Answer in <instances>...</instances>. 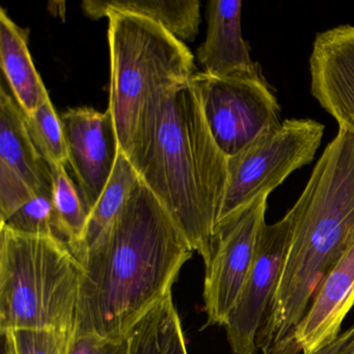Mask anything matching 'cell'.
Wrapping results in <instances>:
<instances>
[{
  "label": "cell",
  "instance_id": "cell-6",
  "mask_svg": "<svg viewBox=\"0 0 354 354\" xmlns=\"http://www.w3.org/2000/svg\"><path fill=\"white\" fill-rule=\"evenodd\" d=\"M324 126L310 119L286 120L227 158V181L215 231L269 196L296 169L312 162Z\"/></svg>",
  "mask_w": 354,
  "mask_h": 354
},
{
  "label": "cell",
  "instance_id": "cell-12",
  "mask_svg": "<svg viewBox=\"0 0 354 354\" xmlns=\"http://www.w3.org/2000/svg\"><path fill=\"white\" fill-rule=\"evenodd\" d=\"M354 306V244L325 277L293 335L295 354H314L339 337Z\"/></svg>",
  "mask_w": 354,
  "mask_h": 354
},
{
  "label": "cell",
  "instance_id": "cell-4",
  "mask_svg": "<svg viewBox=\"0 0 354 354\" xmlns=\"http://www.w3.org/2000/svg\"><path fill=\"white\" fill-rule=\"evenodd\" d=\"M111 88L109 111L120 152L140 171L167 95L196 73L183 41L144 16L109 11Z\"/></svg>",
  "mask_w": 354,
  "mask_h": 354
},
{
  "label": "cell",
  "instance_id": "cell-21",
  "mask_svg": "<svg viewBox=\"0 0 354 354\" xmlns=\"http://www.w3.org/2000/svg\"><path fill=\"white\" fill-rule=\"evenodd\" d=\"M0 225L18 233L55 237L67 244L57 218L53 194H37Z\"/></svg>",
  "mask_w": 354,
  "mask_h": 354
},
{
  "label": "cell",
  "instance_id": "cell-2",
  "mask_svg": "<svg viewBox=\"0 0 354 354\" xmlns=\"http://www.w3.org/2000/svg\"><path fill=\"white\" fill-rule=\"evenodd\" d=\"M291 240L263 354H295L293 335L325 277L354 244V133L339 129L291 210Z\"/></svg>",
  "mask_w": 354,
  "mask_h": 354
},
{
  "label": "cell",
  "instance_id": "cell-17",
  "mask_svg": "<svg viewBox=\"0 0 354 354\" xmlns=\"http://www.w3.org/2000/svg\"><path fill=\"white\" fill-rule=\"evenodd\" d=\"M128 344V354H188L171 292L132 327Z\"/></svg>",
  "mask_w": 354,
  "mask_h": 354
},
{
  "label": "cell",
  "instance_id": "cell-10",
  "mask_svg": "<svg viewBox=\"0 0 354 354\" xmlns=\"http://www.w3.org/2000/svg\"><path fill=\"white\" fill-rule=\"evenodd\" d=\"M68 163L88 215L106 187L120 153L115 122L109 109H70L62 115Z\"/></svg>",
  "mask_w": 354,
  "mask_h": 354
},
{
  "label": "cell",
  "instance_id": "cell-5",
  "mask_svg": "<svg viewBox=\"0 0 354 354\" xmlns=\"http://www.w3.org/2000/svg\"><path fill=\"white\" fill-rule=\"evenodd\" d=\"M80 265L65 242L0 225V331L53 329L73 335Z\"/></svg>",
  "mask_w": 354,
  "mask_h": 354
},
{
  "label": "cell",
  "instance_id": "cell-26",
  "mask_svg": "<svg viewBox=\"0 0 354 354\" xmlns=\"http://www.w3.org/2000/svg\"><path fill=\"white\" fill-rule=\"evenodd\" d=\"M344 354H354V337H352V339L350 341L349 345H348L347 349L345 350V353Z\"/></svg>",
  "mask_w": 354,
  "mask_h": 354
},
{
  "label": "cell",
  "instance_id": "cell-22",
  "mask_svg": "<svg viewBox=\"0 0 354 354\" xmlns=\"http://www.w3.org/2000/svg\"><path fill=\"white\" fill-rule=\"evenodd\" d=\"M3 354H66L72 335L53 329L3 331Z\"/></svg>",
  "mask_w": 354,
  "mask_h": 354
},
{
  "label": "cell",
  "instance_id": "cell-14",
  "mask_svg": "<svg viewBox=\"0 0 354 354\" xmlns=\"http://www.w3.org/2000/svg\"><path fill=\"white\" fill-rule=\"evenodd\" d=\"M0 169L24 180L36 194H53L50 167L28 133L26 115L3 88L0 91Z\"/></svg>",
  "mask_w": 354,
  "mask_h": 354
},
{
  "label": "cell",
  "instance_id": "cell-25",
  "mask_svg": "<svg viewBox=\"0 0 354 354\" xmlns=\"http://www.w3.org/2000/svg\"><path fill=\"white\" fill-rule=\"evenodd\" d=\"M353 337L354 324L349 327L345 333L339 335V337L333 343H331L330 345L326 346V347L319 350L318 352L314 354H344Z\"/></svg>",
  "mask_w": 354,
  "mask_h": 354
},
{
  "label": "cell",
  "instance_id": "cell-18",
  "mask_svg": "<svg viewBox=\"0 0 354 354\" xmlns=\"http://www.w3.org/2000/svg\"><path fill=\"white\" fill-rule=\"evenodd\" d=\"M138 179L140 176L132 163L123 153L120 152L113 175L88 215L84 239L77 252L74 254L76 258L96 241L97 238L119 214Z\"/></svg>",
  "mask_w": 354,
  "mask_h": 354
},
{
  "label": "cell",
  "instance_id": "cell-20",
  "mask_svg": "<svg viewBox=\"0 0 354 354\" xmlns=\"http://www.w3.org/2000/svg\"><path fill=\"white\" fill-rule=\"evenodd\" d=\"M28 133L43 158L49 165L68 163L67 145L61 118L57 115L50 98L34 115L26 117Z\"/></svg>",
  "mask_w": 354,
  "mask_h": 354
},
{
  "label": "cell",
  "instance_id": "cell-24",
  "mask_svg": "<svg viewBox=\"0 0 354 354\" xmlns=\"http://www.w3.org/2000/svg\"><path fill=\"white\" fill-rule=\"evenodd\" d=\"M128 337L73 335L70 337L66 354H128Z\"/></svg>",
  "mask_w": 354,
  "mask_h": 354
},
{
  "label": "cell",
  "instance_id": "cell-19",
  "mask_svg": "<svg viewBox=\"0 0 354 354\" xmlns=\"http://www.w3.org/2000/svg\"><path fill=\"white\" fill-rule=\"evenodd\" d=\"M53 180V203L68 246L73 254L84 239L88 212L77 185L66 171V165H49ZM75 256V254H74Z\"/></svg>",
  "mask_w": 354,
  "mask_h": 354
},
{
  "label": "cell",
  "instance_id": "cell-7",
  "mask_svg": "<svg viewBox=\"0 0 354 354\" xmlns=\"http://www.w3.org/2000/svg\"><path fill=\"white\" fill-rule=\"evenodd\" d=\"M190 82L211 134L227 158L281 125L279 102L261 69L223 77L196 72Z\"/></svg>",
  "mask_w": 354,
  "mask_h": 354
},
{
  "label": "cell",
  "instance_id": "cell-11",
  "mask_svg": "<svg viewBox=\"0 0 354 354\" xmlns=\"http://www.w3.org/2000/svg\"><path fill=\"white\" fill-rule=\"evenodd\" d=\"M310 73L313 96L335 118L339 129L354 133V26L317 35Z\"/></svg>",
  "mask_w": 354,
  "mask_h": 354
},
{
  "label": "cell",
  "instance_id": "cell-15",
  "mask_svg": "<svg viewBox=\"0 0 354 354\" xmlns=\"http://www.w3.org/2000/svg\"><path fill=\"white\" fill-rule=\"evenodd\" d=\"M0 61L14 99L26 117L50 98L42 78L37 72L28 46V32L0 11Z\"/></svg>",
  "mask_w": 354,
  "mask_h": 354
},
{
  "label": "cell",
  "instance_id": "cell-3",
  "mask_svg": "<svg viewBox=\"0 0 354 354\" xmlns=\"http://www.w3.org/2000/svg\"><path fill=\"white\" fill-rule=\"evenodd\" d=\"M138 176L206 266L227 187V158L211 134L192 82L167 95Z\"/></svg>",
  "mask_w": 354,
  "mask_h": 354
},
{
  "label": "cell",
  "instance_id": "cell-23",
  "mask_svg": "<svg viewBox=\"0 0 354 354\" xmlns=\"http://www.w3.org/2000/svg\"><path fill=\"white\" fill-rule=\"evenodd\" d=\"M36 196L24 180L0 169V223L8 221Z\"/></svg>",
  "mask_w": 354,
  "mask_h": 354
},
{
  "label": "cell",
  "instance_id": "cell-13",
  "mask_svg": "<svg viewBox=\"0 0 354 354\" xmlns=\"http://www.w3.org/2000/svg\"><path fill=\"white\" fill-rule=\"evenodd\" d=\"M241 8L240 0H210L207 3L208 28L198 47V59L210 75L223 77L260 69L242 37Z\"/></svg>",
  "mask_w": 354,
  "mask_h": 354
},
{
  "label": "cell",
  "instance_id": "cell-1",
  "mask_svg": "<svg viewBox=\"0 0 354 354\" xmlns=\"http://www.w3.org/2000/svg\"><path fill=\"white\" fill-rule=\"evenodd\" d=\"M194 252L140 178L119 214L76 258L80 283L73 335L127 337L171 293Z\"/></svg>",
  "mask_w": 354,
  "mask_h": 354
},
{
  "label": "cell",
  "instance_id": "cell-9",
  "mask_svg": "<svg viewBox=\"0 0 354 354\" xmlns=\"http://www.w3.org/2000/svg\"><path fill=\"white\" fill-rule=\"evenodd\" d=\"M267 198L268 196H261L239 216L215 231L204 283L206 325L209 326H225L237 304L265 223Z\"/></svg>",
  "mask_w": 354,
  "mask_h": 354
},
{
  "label": "cell",
  "instance_id": "cell-16",
  "mask_svg": "<svg viewBox=\"0 0 354 354\" xmlns=\"http://www.w3.org/2000/svg\"><path fill=\"white\" fill-rule=\"evenodd\" d=\"M82 9L91 18L105 17L109 11L144 16L162 24L179 40H194L201 24L198 0H86Z\"/></svg>",
  "mask_w": 354,
  "mask_h": 354
},
{
  "label": "cell",
  "instance_id": "cell-8",
  "mask_svg": "<svg viewBox=\"0 0 354 354\" xmlns=\"http://www.w3.org/2000/svg\"><path fill=\"white\" fill-rule=\"evenodd\" d=\"M291 211L273 225L263 223L254 261L235 308L225 325L233 354H257L258 337L272 308L291 240Z\"/></svg>",
  "mask_w": 354,
  "mask_h": 354
}]
</instances>
